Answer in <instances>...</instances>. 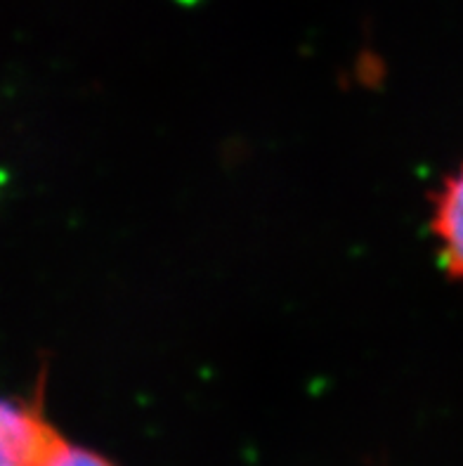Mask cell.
I'll return each instance as SVG.
<instances>
[{
  "label": "cell",
  "mask_w": 463,
  "mask_h": 466,
  "mask_svg": "<svg viewBox=\"0 0 463 466\" xmlns=\"http://www.w3.org/2000/svg\"><path fill=\"white\" fill-rule=\"evenodd\" d=\"M57 441V429L38 402L0 398V466H35Z\"/></svg>",
  "instance_id": "1"
},
{
  "label": "cell",
  "mask_w": 463,
  "mask_h": 466,
  "mask_svg": "<svg viewBox=\"0 0 463 466\" xmlns=\"http://www.w3.org/2000/svg\"><path fill=\"white\" fill-rule=\"evenodd\" d=\"M430 232L447 275L463 284V164L445 176L435 192Z\"/></svg>",
  "instance_id": "2"
},
{
  "label": "cell",
  "mask_w": 463,
  "mask_h": 466,
  "mask_svg": "<svg viewBox=\"0 0 463 466\" xmlns=\"http://www.w3.org/2000/svg\"><path fill=\"white\" fill-rule=\"evenodd\" d=\"M35 466H114L112 461L105 460L102 455L93 450L76 448V445L66 443L65 438L59 436L57 443L47 450L43 460Z\"/></svg>",
  "instance_id": "3"
}]
</instances>
